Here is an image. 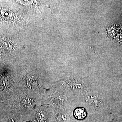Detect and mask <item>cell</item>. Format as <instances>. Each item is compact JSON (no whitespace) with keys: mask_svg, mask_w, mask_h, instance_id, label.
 I'll use <instances>...</instances> for the list:
<instances>
[{"mask_svg":"<svg viewBox=\"0 0 122 122\" xmlns=\"http://www.w3.org/2000/svg\"><path fill=\"white\" fill-rule=\"evenodd\" d=\"M75 116L77 119L81 120L85 119L86 116V112L82 108H79L75 111Z\"/></svg>","mask_w":122,"mask_h":122,"instance_id":"6da1fadb","label":"cell"},{"mask_svg":"<svg viewBox=\"0 0 122 122\" xmlns=\"http://www.w3.org/2000/svg\"><path fill=\"white\" fill-rule=\"evenodd\" d=\"M116 39L118 41H120L122 40V35H118L116 37Z\"/></svg>","mask_w":122,"mask_h":122,"instance_id":"7a4b0ae2","label":"cell"},{"mask_svg":"<svg viewBox=\"0 0 122 122\" xmlns=\"http://www.w3.org/2000/svg\"><path fill=\"white\" fill-rule=\"evenodd\" d=\"M110 122L109 121L107 120H101V121H99V122Z\"/></svg>","mask_w":122,"mask_h":122,"instance_id":"3957f363","label":"cell"}]
</instances>
